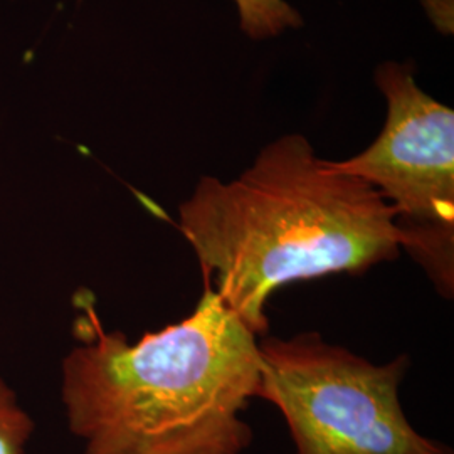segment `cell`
<instances>
[{
  "label": "cell",
  "instance_id": "277c9868",
  "mask_svg": "<svg viewBox=\"0 0 454 454\" xmlns=\"http://www.w3.org/2000/svg\"><path fill=\"white\" fill-rule=\"evenodd\" d=\"M387 118L364 152L333 165L367 182L395 209L401 249L439 294L454 296V112L429 97L412 67L379 66Z\"/></svg>",
  "mask_w": 454,
  "mask_h": 454
},
{
  "label": "cell",
  "instance_id": "5b68a950",
  "mask_svg": "<svg viewBox=\"0 0 454 454\" xmlns=\"http://www.w3.org/2000/svg\"><path fill=\"white\" fill-rule=\"evenodd\" d=\"M239 24L251 39H270L301 26L300 12L286 0H236Z\"/></svg>",
  "mask_w": 454,
  "mask_h": 454
},
{
  "label": "cell",
  "instance_id": "8992f818",
  "mask_svg": "<svg viewBox=\"0 0 454 454\" xmlns=\"http://www.w3.org/2000/svg\"><path fill=\"white\" fill-rule=\"evenodd\" d=\"M33 431L31 416L19 406L14 390L0 379V454H24Z\"/></svg>",
  "mask_w": 454,
  "mask_h": 454
},
{
  "label": "cell",
  "instance_id": "6da1fadb",
  "mask_svg": "<svg viewBox=\"0 0 454 454\" xmlns=\"http://www.w3.org/2000/svg\"><path fill=\"white\" fill-rule=\"evenodd\" d=\"M179 231L202 278L258 337L268 333L276 290L360 275L401 254L395 209L300 133L264 146L236 179L200 177L180 204Z\"/></svg>",
  "mask_w": 454,
  "mask_h": 454
},
{
  "label": "cell",
  "instance_id": "7a4b0ae2",
  "mask_svg": "<svg viewBox=\"0 0 454 454\" xmlns=\"http://www.w3.org/2000/svg\"><path fill=\"white\" fill-rule=\"evenodd\" d=\"M63 365V403L82 454H243L260 389L258 340L204 279L194 311L130 343L91 307Z\"/></svg>",
  "mask_w": 454,
  "mask_h": 454
},
{
  "label": "cell",
  "instance_id": "3957f363",
  "mask_svg": "<svg viewBox=\"0 0 454 454\" xmlns=\"http://www.w3.org/2000/svg\"><path fill=\"white\" fill-rule=\"evenodd\" d=\"M258 348L256 397L281 412L294 454H454L407 419L399 395L406 354L373 364L317 332L264 335Z\"/></svg>",
  "mask_w": 454,
  "mask_h": 454
}]
</instances>
